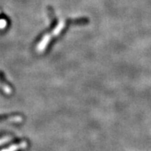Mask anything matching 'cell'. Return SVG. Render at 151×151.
Listing matches in <instances>:
<instances>
[{
  "instance_id": "6da1fadb",
  "label": "cell",
  "mask_w": 151,
  "mask_h": 151,
  "mask_svg": "<svg viewBox=\"0 0 151 151\" xmlns=\"http://www.w3.org/2000/svg\"><path fill=\"white\" fill-rule=\"evenodd\" d=\"M5 25H6V22L3 19L0 20V28L2 29V28H4Z\"/></svg>"
},
{
  "instance_id": "7a4b0ae2",
  "label": "cell",
  "mask_w": 151,
  "mask_h": 151,
  "mask_svg": "<svg viewBox=\"0 0 151 151\" xmlns=\"http://www.w3.org/2000/svg\"><path fill=\"white\" fill-rule=\"evenodd\" d=\"M7 140H7L6 138H5V139H2V140H0V144H2V143H3L6 142Z\"/></svg>"
}]
</instances>
